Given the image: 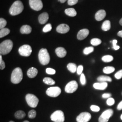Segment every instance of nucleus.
<instances>
[{"label": "nucleus", "mask_w": 122, "mask_h": 122, "mask_svg": "<svg viewBox=\"0 0 122 122\" xmlns=\"http://www.w3.org/2000/svg\"><path fill=\"white\" fill-rule=\"evenodd\" d=\"M106 13L104 10H98L95 15V19L97 21H100L103 20L106 16Z\"/></svg>", "instance_id": "2eb2a0df"}, {"label": "nucleus", "mask_w": 122, "mask_h": 122, "mask_svg": "<svg viewBox=\"0 0 122 122\" xmlns=\"http://www.w3.org/2000/svg\"><path fill=\"white\" fill-rule=\"evenodd\" d=\"M92 118V115L88 112H82L80 113L76 118L77 122H89Z\"/></svg>", "instance_id": "f8f14e48"}, {"label": "nucleus", "mask_w": 122, "mask_h": 122, "mask_svg": "<svg viewBox=\"0 0 122 122\" xmlns=\"http://www.w3.org/2000/svg\"><path fill=\"white\" fill-rule=\"evenodd\" d=\"M101 28L105 31L109 30L111 28V23L109 20H105L103 22Z\"/></svg>", "instance_id": "4be33fe9"}, {"label": "nucleus", "mask_w": 122, "mask_h": 122, "mask_svg": "<svg viewBox=\"0 0 122 122\" xmlns=\"http://www.w3.org/2000/svg\"><path fill=\"white\" fill-rule=\"evenodd\" d=\"M39 59L40 63L43 65H48L49 63L50 57L47 49L42 48L39 53Z\"/></svg>", "instance_id": "20e7f679"}, {"label": "nucleus", "mask_w": 122, "mask_h": 122, "mask_svg": "<svg viewBox=\"0 0 122 122\" xmlns=\"http://www.w3.org/2000/svg\"><path fill=\"white\" fill-rule=\"evenodd\" d=\"M107 104L109 106H112L115 103V100L113 98H109L106 101Z\"/></svg>", "instance_id": "c9c22d12"}, {"label": "nucleus", "mask_w": 122, "mask_h": 122, "mask_svg": "<svg viewBox=\"0 0 122 122\" xmlns=\"http://www.w3.org/2000/svg\"><path fill=\"white\" fill-rule=\"evenodd\" d=\"M52 27L51 24H47L44 27L43 29V31L44 33H47L52 30Z\"/></svg>", "instance_id": "2f4dec72"}, {"label": "nucleus", "mask_w": 122, "mask_h": 122, "mask_svg": "<svg viewBox=\"0 0 122 122\" xmlns=\"http://www.w3.org/2000/svg\"><path fill=\"white\" fill-rule=\"evenodd\" d=\"M24 7L22 2L20 0L15 1L9 10L10 14L13 15H16L20 14L24 10Z\"/></svg>", "instance_id": "f257e3e1"}, {"label": "nucleus", "mask_w": 122, "mask_h": 122, "mask_svg": "<svg viewBox=\"0 0 122 122\" xmlns=\"http://www.w3.org/2000/svg\"><path fill=\"white\" fill-rule=\"evenodd\" d=\"M44 83L48 85H53L55 84V81L50 77H45L43 79Z\"/></svg>", "instance_id": "cd10ccee"}, {"label": "nucleus", "mask_w": 122, "mask_h": 122, "mask_svg": "<svg viewBox=\"0 0 122 122\" xmlns=\"http://www.w3.org/2000/svg\"><path fill=\"white\" fill-rule=\"evenodd\" d=\"M7 22L5 20L2 18H0V30L5 28V26L6 25Z\"/></svg>", "instance_id": "473e14b6"}, {"label": "nucleus", "mask_w": 122, "mask_h": 122, "mask_svg": "<svg viewBox=\"0 0 122 122\" xmlns=\"http://www.w3.org/2000/svg\"><path fill=\"white\" fill-rule=\"evenodd\" d=\"M78 87L77 82L75 81H72L67 84L65 88V91L67 93H72L77 90Z\"/></svg>", "instance_id": "9d476101"}, {"label": "nucleus", "mask_w": 122, "mask_h": 122, "mask_svg": "<svg viewBox=\"0 0 122 122\" xmlns=\"http://www.w3.org/2000/svg\"><path fill=\"white\" fill-rule=\"evenodd\" d=\"M25 116H26V114L25 113V112L22 110H19L16 112H15V117L19 119H20L25 118Z\"/></svg>", "instance_id": "393cba45"}, {"label": "nucleus", "mask_w": 122, "mask_h": 122, "mask_svg": "<svg viewBox=\"0 0 122 122\" xmlns=\"http://www.w3.org/2000/svg\"><path fill=\"white\" fill-rule=\"evenodd\" d=\"M80 81H81V83L82 85H85L86 84V77H85L84 74H83V73L81 74Z\"/></svg>", "instance_id": "ea45409f"}, {"label": "nucleus", "mask_w": 122, "mask_h": 122, "mask_svg": "<svg viewBox=\"0 0 122 122\" xmlns=\"http://www.w3.org/2000/svg\"><path fill=\"white\" fill-rule=\"evenodd\" d=\"M114 76L118 80L122 78V70H119V71H118V72H117L115 75Z\"/></svg>", "instance_id": "4c0bfd02"}, {"label": "nucleus", "mask_w": 122, "mask_h": 122, "mask_svg": "<svg viewBox=\"0 0 122 122\" xmlns=\"http://www.w3.org/2000/svg\"><path fill=\"white\" fill-rule=\"evenodd\" d=\"M32 48L28 44L23 45L19 49L20 54L24 57H29L32 53Z\"/></svg>", "instance_id": "0eeeda50"}, {"label": "nucleus", "mask_w": 122, "mask_h": 122, "mask_svg": "<svg viewBox=\"0 0 122 122\" xmlns=\"http://www.w3.org/2000/svg\"><path fill=\"white\" fill-rule=\"evenodd\" d=\"M46 72L47 74L49 75H54L56 73V71L51 68H47L46 70Z\"/></svg>", "instance_id": "e433bc0d"}, {"label": "nucleus", "mask_w": 122, "mask_h": 122, "mask_svg": "<svg viewBox=\"0 0 122 122\" xmlns=\"http://www.w3.org/2000/svg\"><path fill=\"white\" fill-rule=\"evenodd\" d=\"M28 116L30 118H34L36 116V111L34 109L31 110L29 112Z\"/></svg>", "instance_id": "72a5a7b5"}, {"label": "nucleus", "mask_w": 122, "mask_h": 122, "mask_svg": "<svg viewBox=\"0 0 122 122\" xmlns=\"http://www.w3.org/2000/svg\"><path fill=\"white\" fill-rule=\"evenodd\" d=\"M97 80L100 82H106V81H112V79L108 76H101L97 78Z\"/></svg>", "instance_id": "b1692460"}, {"label": "nucleus", "mask_w": 122, "mask_h": 122, "mask_svg": "<svg viewBox=\"0 0 122 122\" xmlns=\"http://www.w3.org/2000/svg\"><path fill=\"white\" fill-rule=\"evenodd\" d=\"M115 71V68L113 66H106L104 68L103 71L105 74H110Z\"/></svg>", "instance_id": "bb28decb"}, {"label": "nucleus", "mask_w": 122, "mask_h": 122, "mask_svg": "<svg viewBox=\"0 0 122 122\" xmlns=\"http://www.w3.org/2000/svg\"><path fill=\"white\" fill-rule=\"evenodd\" d=\"M94 48L93 47H89L85 48L83 50V53L85 55H88L94 51Z\"/></svg>", "instance_id": "7c9ffc66"}, {"label": "nucleus", "mask_w": 122, "mask_h": 122, "mask_svg": "<svg viewBox=\"0 0 122 122\" xmlns=\"http://www.w3.org/2000/svg\"><path fill=\"white\" fill-rule=\"evenodd\" d=\"M38 73V71L35 67H31L28 70L27 74L29 77L30 78H35V76L37 75Z\"/></svg>", "instance_id": "a211bd4d"}, {"label": "nucleus", "mask_w": 122, "mask_h": 122, "mask_svg": "<svg viewBox=\"0 0 122 122\" xmlns=\"http://www.w3.org/2000/svg\"><path fill=\"white\" fill-rule=\"evenodd\" d=\"M93 86L96 89H97V90H105L108 86V84L106 82L95 83L94 84Z\"/></svg>", "instance_id": "6ab92c4d"}, {"label": "nucleus", "mask_w": 122, "mask_h": 122, "mask_svg": "<svg viewBox=\"0 0 122 122\" xmlns=\"http://www.w3.org/2000/svg\"><path fill=\"white\" fill-rule=\"evenodd\" d=\"M55 52L57 56L60 58L65 57L67 53L65 49L62 47L57 48L55 50Z\"/></svg>", "instance_id": "f3484780"}, {"label": "nucleus", "mask_w": 122, "mask_h": 122, "mask_svg": "<svg viewBox=\"0 0 122 122\" xmlns=\"http://www.w3.org/2000/svg\"><path fill=\"white\" fill-rule=\"evenodd\" d=\"M67 68L71 73H75L77 71V68L76 64L74 63H69L67 65Z\"/></svg>", "instance_id": "5701e85b"}, {"label": "nucleus", "mask_w": 122, "mask_h": 122, "mask_svg": "<svg viewBox=\"0 0 122 122\" xmlns=\"http://www.w3.org/2000/svg\"><path fill=\"white\" fill-rule=\"evenodd\" d=\"M66 14L71 17H74L76 16L77 13L76 10L74 8H70L68 9H66L65 10Z\"/></svg>", "instance_id": "412c9836"}, {"label": "nucleus", "mask_w": 122, "mask_h": 122, "mask_svg": "<svg viewBox=\"0 0 122 122\" xmlns=\"http://www.w3.org/2000/svg\"><path fill=\"white\" fill-rule=\"evenodd\" d=\"M119 24H120V25H122V18L120 19V21H119Z\"/></svg>", "instance_id": "09e8293b"}, {"label": "nucleus", "mask_w": 122, "mask_h": 122, "mask_svg": "<svg viewBox=\"0 0 122 122\" xmlns=\"http://www.w3.org/2000/svg\"><path fill=\"white\" fill-rule=\"evenodd\" d=\"M29 4L31 8L35 11L41 10L43 7L41 0H29Z\"/></svg>", "instance_id": "9b49d317"}, {"label": "nucleus", "mask_w": 122, "mask_h": 122, "mask_svg": "<svg viewBox=\"0 0 122 122\" xmlns=\"http://www.w3.org/2000/svg\"><path fill=\"white\" fill-rule=\"evenodd\" d=\"M113 110L112 109L106 110L101 114L99 118V122H108L109 118L113 114Z\"/></svg>", "instance_id": "1a4fd4ad"}, {"label": "nucleus", "mask_w": 122, "mask_h": 122, "mask_svg": "<svg viewBox=\"0 0 122 122\" xmlns=\"http://www.w3.org/2000/svg\"><path fill=\"white\" fill-rule=\"evenodd\" d=\"M58 0V1H60L61 3H64L67 0Z\"/></svg>", "instance_id": "de8ad7c7"}, {"label": "nucleus", "mask_w": 122, "mask_h": 122, "mask_svg": "<svg viewBox=\"0 0 122 122\" xmlns=\"http://www.w3.org/2000/svg\"><path fill=\"white\" fill-rule=\"evenodd\" d=\"M56 30L59 33L66 34L70 30V27L67 25L62 24L57 27Z\"/></svg>", "instance_id": "ddd939ff"}, {"label": "nucleus", "mask_w": 122, "mask_h": 122, "mask_svg": "<svg viewBox=\"0 0 122 122\" xmlns=\"http://www.w3.org/2000/svg\"><path fill=\"white\" fill-rule=\"evenodd\" d=\"M89 30L87 29H84L79 31L77 34V38L79 40H82L86 39L89 35Z\"/></svg>", "instance_id": "4468645a"}, {"label": "nucleus", "mask_w": 122, "mask_h": 122, "mask_svg": "<svg viewBox=\"0 0 122 122\" xmlns=\"http://www.w3.org/2000/svg\"><path fill=\"white\" fill-rule=\"evenodd\" d=\"M113 60V57L111 55H105L102 58V60L105 62H111Z\"/></svg>", "instance_id": "c85d7f7f"}, {"label": "nucleus", "mask_w": 122, "mask_h": 122, "mask_svg": "<svg viewBox=\"0 0 122 122\" xmlns=\"http://www.w3.org/2000/svg\"><path fill=\"white\" fill-rule=\"evenodd\" d=\"M117 40L116 39H114L112 41L113 43V48L114 50H117L118 49H119L120 48V47L119 46L117 45Z\"/></svg>", "instance_id": "a19ab883"}, {"label": "nucleus", "mask_w": 122, "mask_h": 122, "mask_svg": "<svg viewBox=\"0 0 122 122\" xmlns=\"http://www.w3.org/2000/svg\"><path fill=\"white\" fill-rule=\"evenodd\" d=\"M20 31L22 34H29L32 31V28L29 25H24L21 27Z\"/></svg>", "instance_id": "aec40b11"}, {"label": "nucleus", "mask_w": 122, "mask_h": 122, "mask_svg": "<svg viewBox=\"0 0 122 122\" xmlns=\"http://www.w3.org/2000/svg\"><path fill=\"white\" fill-rule=\"evenodd\" d=\"M10 33V30L8 28H5L0 30V38H2L5 36L9 35Z\"/></svg>", "instance_id": "a878e982"}, {"label": "nucleus", "mask_w": 122, "mask_h": 122, "mask_svg": "<svg viewBox=\"0 0 122 122\" xmlns=\"http://www.w3.org/2000/svg\"><path fill=\"white\" fill-rule=\"evenodd\" d=\"M117 109L118 110H122V101H121L118 105V106H117Z\"/></svg>", "instance_id": "a18cd8bd"}, {"label": "nucleus", "mask_w": 122, "mask_h": 122, "mask_svg": "<svg viewBox=\"0 0 122 122\" xmlns=\"http://www.w3.org/2000/svg\"><path fill=\"white\" fill-rule=\"evenodd\" d=\"M101 42H102L101 40L100 39H97V38L93 39L91 41V43L93 46H96L100 45L101 44Z\"/></svg>", "instance_id": "c756f323"}, {"label": "nucleus", "mask_w": 122, "mask_h": 122, "mask_svg": "<svg viewBox=\"0 0 122 122\" xmlns=\"http://www.w3.org/2000/svg\"><path fill=\"white\" fill-rule=\"evenodd\" d=\"M50 118L51 120L54 122H64L65 117L64 113L60 110H58L51 114Z\"/></svg>", "instance_id": "423d86ee"}, {"label": "nucleus", "mask_w": 122, "mask_h": 122, "mask_svg": "<svg viewBox=\"0 0 122 122\" xmlns=\"http://www.w3.org/2000/svg\"><path fill=\"white\" fill-rule=\"evenodd\" d=\"M112 95L110 93H105L102 95V97L103 98H110Z\"/></svg>", "instance_id": "c03bdc74"}, {"label": "nucleus", "mask_w": 122, "mask_h": 122, "mask_svg": "<svg viewBox=\"0 0 122 122\" xmlns=\"http://www.w3.org/2000/svg\"><path fill=\"white\" fill-rule=\"evenodd\" d=\"M9 122H15L14 121H10Z\"/></svg>", "instance_id": "603ef678"}, {"label": "nucleus", "mask_w": 122, "mask_h": 122, "mask_svg": "<svg viewBox=\"0 0 122 122\" xmlns=\"http://www.w3.org/2000/svg\"><path fill=\"white\" fill-rule=\"evenodd\" d=\"M13 47V42L10 39L5 40L0 44V53L6 55L10 52Z\"/></svg>", "instance_id": "f03ea898"}, {"label": "nucleus", "mask_w": 122, "mask_h": 122, "mask_svg": "<svg viewBox=\"0 0 122 122\" xmlns=\"http://www.w3.org/2000/svg\"><path fill=\"white\" fill-rule=\"evenodd\" d=\"M46 93L48 96L52 97H56L60 95L61 88L57 86L49 87L46 91Z\"/></svg>", "instance_id": "6e6552de"}, {"label": "nucleus", "mask_w": 122, "mask_h": 122, "mask_svg": "<svg viewBox=\"0 0 122 122\" xmlns=\"http://www.w3.org/2000/svg\"><path fill=\"white\" fill-rule=\"evenodd\" d=\"M5 67V62L2 59L1 55H0V70H3Z\"/></svg>", "instance_id": "f704fd0d"}, {"label": "nucleus", "mask_w": 122, "mask_h": 122, "mask_svg": "<svg viewBox=\"0 0 122 122\" xmlns=\"http://www.w3.org/2000/svg\"><path fill=\"white\" fill-rule=\"evenodd\" d=\"M78 0H68L67 3L69 5H73L77 3Z\"/></svg>", "instance_id": "79ce46f5"}, {"label": "nucleus", "mask_w": 122, "mask_h": 122, "mask_svg": "<svg viewBox=\"0 0 122 122\" xmlns=\"http://www.w3.org/2000/svg\"><path fill=\"white\" fill-rule=\"evenodd\" d=\"M120 118H121V119H122V115H121V117H120Z\"/></svg>", "instance_id": "3c124183"}, {"label": "nucleus", "mask_w": 122, "mask_h": 122, "mask_svg": "<svg viewBox=\"0 0 122 122\" xmlns=\"http://www.w3.org/2000/svg\"><path fill=\"white\" fill-rule=\"evenodd\" d=\"M23 74L22 70L20 67L15 68L13 70L11 76V81L15 84L20 83L23 79Z\"/></svg>", "instance_id": "7ed1b4c3"}, {"label": "nucleus", "mask_w": 122, "mask_h": 122, "mask_svg": "<svg viewBox=\"0 0 122 122\" xmlns=\"http://www.w3.org/2000/svg\"><path fill=\"white\" fill-rule=\"evenodd\" d=\"M91 109L93 112H99L100 110V108L95 105H92L91 106Z\"/></svg>", "instance_id": "58836bf2"}, {"label": "nucleus", "mask_w": 122, "mask_h": 122, "mask_svg": "<svg viewBox=\"0 0 122 122\" xmlns=\"http://www.w3.org/2000/svg\"><path fill=\"white\" fill-rule=\"evenodd\" d=\"M49 19V15L48 13L44 12L40 14L38 18L40 24L44 25L46 23Z\"/></svg>", "instance_id": "dca6fc26"}, {"label": "nucleus", "mask_w": 122, "mask_h": 122, "mask_svg": "<svg viewBox=\"0 0 122 122\" xmlns=\"http://www.w3.org/2000/svg\"><path fill=\"white\" fill-rule=\"evenodd\" d=\"M118 35L119 37L122 38V30L118 32Z\"/></svg>", "instance_id": "49530a36"}, {"label": "nucleus", "mask_w": 122, "mask_h": 122, "mask_svg": "<svg viewBox=\"0 0 122 122\" xmlns=\"http://www.w3.org/2000/svg\"><path fill=\"white\" fill-rule=\"evenodd\" d=\"M26 102L30 107L35 108L38 105L39 100L35 95L32 94H28L25 96Z\"/></svg>", "instance_id": "39448f33"}, {"label": "nucleus", "mask_w": 122, "mask_h": 122, "mask_svg": "<svg viewBox=\"0 0 122 122\" xmlns=\"http://www.w3.org/2000/svg\"><path fill=\"white\" fill-rule=\"evenodd\" d=\"M83 70V66L82 65L79 66L77 68V73L78 75H81L82 74Z\"/></svg>", "instance_id": "37998d69"}, {"label": "nucleus", "mask_w": 122, "mask_h": 122, "mask_svg": "<svg viewBox=\"0 0 122 122\" xmlns=\"http://www.w3.org/2000/svg\"><path fill=\"white\" fill-rule=\"evenodd\" d=\"M23 122H30L29 121H27V120H25V121H24Z\"/></svg>", "instance_id": "8fccbe9b"}]
</instances>
